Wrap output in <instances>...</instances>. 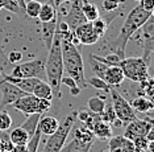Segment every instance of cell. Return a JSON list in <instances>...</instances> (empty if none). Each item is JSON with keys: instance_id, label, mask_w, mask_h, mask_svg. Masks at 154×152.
<instances>
[{"instance_id": "obj_1", "label": "cell", "mask_w": 154, "mask_h": 152, "mask_svg": "<svg viewBox=\"0 0 154 152\" xmlns=\"http://www.w3.org/2000/svg\"><path fill=\"white\" fill-rule=\"evenodd\" d=\"M59 40H61V49H62V61H63V72L69 74L75 81L76 86L80 90L86 89L87 79L85 76V65L83 58L76 45L72 44V32H58Z\"/></svg>"}, {"instance_id": "obj_2", "label": "cell", "mask_w": 154, "mask_h": 152, "mask_svg": "<svg viewBox=\"0 0 154 152\" xmlns=\"http://www.w3.org/2000/svg\"><path fill=\"white\" fill-rule=\"evenodd\" d=\"M152 16H153V12H148V11L141 8L140 5L134 7V8L128 13V16H127V19H125L124 24L121 25L119 36L111 42L109 48H111L112 53L117 54L121 60L125 58V48H127L128 41L131 40V37Z\"/></svg>"}, {"instance_id": "obj_3", "label": "cell", "mask_w": 154, "mask_h": 152, "mask_svg": "<svg viewBox=\"0 0 154 152\" xmlns=\"http://www.w3.org/2000/svg\"><path fill=\"white\" fill-rule=\"evenodd\" d=\"M45 76L53 91V98L61 99V79L63 77V61H62V49L59 33L55 29V34L51 47L48 50V60L45 62Z\"/></svg>"}, {"instance_id": "obj_4", "label": "cell", "mask_w": 154, "mask_h": 152, "mask_svg": "<svg viewBox=\"0 0 154 152\" xmlns=\"http://www.w3.org/2000/svg\"><path fill=\"white\" fill-rule=\"evenodd\" d=\"M76 122V111L69 114L65 118V121L59 123L57 131L51 134L49 136L48 142L45 143L44 151L42 152H59L62 150V147L66 144V139L70 135V131L72 130V126Z\"/></svg>"}, {"instance_id": "obj_5", "label": "cell", "mask_w": 154, "mask_h": 152, "mask_svg": "<svg viewBox=\"0 0 154 152\" xmlns=\"http://www.w3.org/2000/svg\"><path fill=\"white\" fill-rule=\"evenodd\" d=\"M120 66L124 77L132 82L141 83L149 78V65L142 60V57H131V58H122Z\"/></svg>"}, {"instance_id": "obj_6", "label": "cell", "mask_w": 154, "mask_h": 152, "mask_svg": "<svg viewBox=\"0 0 154 152\" xmlns=\"http://www.w3.org/2000/svg\"><path fill=\"white\" fill-rule=\"evenodd\" d=\"M13 108L20 112H23L24 115H32V114H44L46 112L51 106V101L49 99H41L37 98L33 94H26L24 97L19 98L16 102H13L11 105Z\"/></svg>"}, {"instance_id": "obj_7", "label": "cell", "mask_w": 154, "mask_h": 152, "mask_svg": "<svg viewBox=\"0 0 154 152\" xmlns=\"http://www.w3.org/2000/svg\"><path fill=\"white\" fill-rule=\"evenodd\" d=\"M108 94L111 95V99H112L111 105H112V107H113L116 118L122 123V126H127L128 123H131L132 121H134V119L137 118L136 111L132 108L131 103H129L120 93L111 89Z\"/></svg>"}, {"instance_id": "obj_8", "label": "cell", "mask_w": 154, "mask_h": 152, "mask_svg": "<svg viewBox=\"0 0 154 152\" xmlns=\"http://www.w3.org/2000/svg\"><path fill=\"white\" fill-rule=\"evenodd\" d=\"M12 77L17 78H40L42 79L45 76V62L41 60H33L29 62L17 63L12 69Z\"/></svg>"}, {"instance_id": "obj_9", "label": "cell", "mask_w": 154, "mask_h": 152, "mask_svg": "<svg viewBox=\"0 0 154 152\" xmlns=\"http://www.w3.org/2000/svg\"><path fill=\"white\" fill-rule=\"evenodd\" d=\"M141 36L143 38L142 41V60L145 61L148 65H150L152 61V56H153V49H154V20L153 16L146 21L145 24L141 27Z\"/></svg>"}, {"instance_id": "obj_10", "label": "cell", "mask_w": 154, "mask_h": 152, "mask_svg": "<svg viewBox=\"0 0 154 152\" xmlns=\"http://www.w3.org/2000/svg\"><path fill=\"white\" fill-rule=\"evenodd\" d=\"M153 128V121L152 119H138L136 118L134 121L128 123L125 126L124 136L129 140H134L137 137H146L148 132Z\"/></svg>"}, {"instance_id": "obj_11", "label": "cell", "mask_w": 154, "mask_h": 152, "mask_svg": "<svg viewBox=\"0 0 154 152\" xmlns=\"http://www.w3.org/2000/svg\"><path fill=\"white\" fill-rule=\"evenodd\" d=\"M0 93H2V103H0V107H5V106L12 105L19 98L26 95L23 90H20L17 86H15L13 83L8 82L5 79L0 82Z\"/></svg>"}, {"instance_id": "obj_12", "label": "cell", "mask_w": 154, "mask_h": 152, "mask_svg": "<svg viewBox=\"0 0 154 152\" xmlns=\"http://www.w3.org/2000/svg\"><path fill=\"white\" fill-rule=\"evenodd\" d=\"M75 38L78 40L79 44H83V45H92V44H96L99 41V36L92 28V24L91 21H86V23L80 24L79 27H76L74 31Z\"/></svg>"}, {"instance_id": "obj_13", "label": "cell", "mask_w": 154, "mask_h": 152, "mask_svg": "<svg viewBox=\"0 0 154 152\" xmlns=\"http://www.w3.org/2000/svg\"><path fill=\"white\" fill-rule=\"evenodd\" d=\"M82 3L79 0H71V8H70V12L69 15L66 16V20H63L66 24L69 25V29L70 31H74L76 27H79L80 24L86 23V17L82 12V8H80Z\"/></svg>"}, {"instance_id": "obj_14", "label": "cell", "mask_w": 154, "mask_h": 152, "mask_svg": "<svg viewBox=\"0 0 154 152\" xmlns=\"http://www.w3.org/2000/svg\"><path fill=\"white\" fill-rule=\"evenodd\" d=\"M108 143V150L111 152H134V144L132 140L127 139L124 135L112 136Z\"/></svg>"}, {"instance_id": "obj_15", "label": "cell", "mask_w": 154, "mask_h": 152, "mask_svg": "<svg viewBox=\"0 0 154 152\" xmlns=\"http://www.w3.org/2000/svg\"><path fill=\"white\" fill-rule=\"evenodd\" d=\"M95 140H82L78 137H72L70 143L65 144L59 152H90Z\"/></svg>"}, {"instance_id": "obj_16", "label": "cell", "mask_w": 154, "mask_h": 152, "mask_svg": "<svg viewBox=\"0 0 154 152\" xmlns=\"http://www.w3.org/2000/svg\"><path fill=\"white\" fill-rule=\"evenodd\" d=\"M124 79H125V77L121 72L120 66H108L106 73H104V76H103V81L109 87L120 86Z\"/></svg>"}, {"instance_id": "obj_17", "label": "cell", "mask_w": 154, "mask_h": 152, "mask_svg": "<svg viewBox=\"0 0 154 152\" xmlns=\"http://www.w3.org/2000/svg\"><path fill=\"white\" fill-rule=\"evenodd\" d=\"M58 126H59L58 119L51 115H46L44 118H40V122H38V130H40L41 135L50 136L51 134L57 131Z\"/></svg>"}, {"instance_id": "obj_18", "label": "cell", "mask_w": 154, "mask_h": 152, "mask_svg": "<svg viewBox=\"0 0 154 152\" xmlns=\"http://www.w3.org/2000/svg\"><path fill=\"white\" fill-rule=\"evenodd\" d=\"M91 131H92L94 136L97 137V139H101V140H108V139H111V137L113 136L111 125H108V123L103 122L101 119H99L97 122L94 123Z\"/></svg>"}, {"instance_id": "obj_19", "label": "cell", "mask_w": 154, "mask_h": 152, "mask_svg": "<svg viewBox=\"0 0 154 152\" xmlns=\"http://www.w3.org/2000/svg\"><path fill=\"white\" fill-rule=\"evenodd\" d=\"M132 106V108L134 111H137V112H149V111H152L153 110V107H154V105H153V102L149 99V98H146L145 95H140V97H136L134 99H133L132 102H129Z\"/></svg>"}, {"instance_id": "obj_20", "label": "cell", "mask_w": 154, "mask_h": 152, "mask_svg": "<svg viewBox=\"0 0 154 152\" xmlns=\"http://www.w3.org/2000/svg\"><path fill=\"white\" fill-rule=\"evenodd\" d=\"M55 28H57V19L49 21V23H42V37H44L45 47H46L48 50L50 49L51 42H53Z\"/></svg>"}, {"instance_id": "obj_21", "label": "cell", "mask_w": 154, "mask_h": 152, "mask_svg": "<svg viewBox=\"0 0 154 152\" xmlns=\"http://www.w3.org/2000/svg\"><path fill=\"white\" fill-rule=\"evenodd\" d=\"M33 95H36L37 98H41V99H49L53 101V91H51V87L48 82H45L44 79H40L37 82V85L33 89Z\"/></svg>"}, {"instance_id": "obj_22", "label": "cell", "mask_w": 154, "mask_h": 152, "mask_svg": "<svg viewBox=\"0 0 154 152\" xmlns=\"http://www.w3.org/2000/svg\"><path fill=\"white\" fill-rule=\"evenodd\" d=\"M9 140L12 142L13 146H25L29 140V134H28L25 130L21 128V127H17V128H13L11 134H9Z\"/></svg>"}, {"instance_id": "obj_23", "label": "cell", "mask_w": 154, "mask_h": 152, "mask_svg": "<svg viewBox=\"0 0 154 152\" xmlns=\"http://www.w3.org/2000/svg\"><path fill=\"white\" fill-rule=\"evenodd\" d=\"M38 19H40L41 23H49V21L57 19V11H55L53 3H45V4L41 5Z\"/></svg>"}, {"instance_id": "obj_24", "label": "cell", "mask_w": 154, "mask_h": 152, "mask_svg": "<svg viewBox=\"0 0 154 152\" xmlns=\"http://www.w3.org/2000/svg\"><path fill=\"white\" fill-rule=\"evenodd\" d=\"M80 8H82V12H83V15H85L87 21H94V20H96L97 17L100 16L99 8L96 7V4L90 3L88 0H83Z\"/></svg>"}, {"instance_id": "obj_25", "label": "cell", "mask_w": 154, "mask_h": 152, "mask_svg": "<svg viewBox=\"0 0 154 152\" xmlns=\"http://www.w3.org/2000/svg\"><path fill=\"white\" fill-rule=\"evenodd\" d=\"M41 115H42V114H32V115H28L26 121L24 122L20 127L25 130V131L29 134V136H32L33 134L36 132V130H37V126H38V122H40Z\"/></svg>"}, {"instance_id": "obj_26", "label": "cell", "mask_w": 154, "mask_h": 152, "mask_svg": "<svg viewBox=\"0 0 154 152\" xmlns=\"http://www.w3.org/2000/svg\"><path fill=\"white\" fill-rule=\"evenodd\" d=\"M87 106H88V110L91 112H95V114H101L106 107V101L101 97H92L90 98L88 102H87Z\"/></svg>"}, {"instance_id": "obj_27", "label": "cell", "mask_w": 154, "mask_h": 152, "mask_svg": "<svg viewBox=\"0 0 154 152\" xmlns=\"http://www.w3.org/2000/svg\"><path fill=\"white\" fill-rule=\"evenodd\" d=\"M92 58L97 60L99 62L104 63V65L107 66H119V63H120L121 58L119 57L117 54H115V53H109V54L104 56V57H101V56H97V54H90Z\"/></svg>"}, {"instance_id": "obj_28", "label": "cell", "mask_w": 154, "mask_h": 152, "mask_svg": "<svg viewBox=\"0 0 154 152\" xmlns=\"http://www.w3.org/2000/svg\"><path fill=\"white\" fill-rule=\"evenodd\" d=\"M41 5H42V4H41L40 2H37V0H30V2H28L25 4V7H24L25 16L30 17V19H36V17H38Z\"/></svg>"}, {"instance_id": "obj_29", "label": "cell", "mask_w": 154, "mask_h": 152, "mask_svg": "<svg viewBox=\"0 0 154 152\" xmlns=\"http://www.w3.org/2000/svg\"><path fill=\"white\" fill-rule=\"evenodd\" d=\"M0 5L12 13H16V15L19 13V15L25 16V12H24V9L17 3V0H0Z\"/></svg>"}, {"instance_id": "obj_30", "label": "cell", "mask_w": 154, "mask_h": 152, "mask_svg": "<svg viewBox=\"0 0 154 152\" xmlns=\"http://www.w3.org/2000/svg\"><path fill=\"white\" fill-rule=\"evenodd\" d=\"M100 119L103 122L108 123V125H113L115 121H116V114L113 111V107H112L111 103H106V107H104L103 112L100 114Z\"/></svg>"}, {"instance_id": "obj_31", "label": "cell", "mask_w": 154, "mask_h": 152, "mask_svg": "<svg viewBox=\"0 0 154 152\" xmlns=\"http://www.w3.org/2000/svg\"><path fill=\"white\" fill-rule=\"evenodd\" d=\"M90 66H91V69H92L94 74H95L96 77H99V78L103 79V76H104V73H106L108 66L104 65V63H101V62H99L97 60L92 58L91 56H90Z\"/></svg>"}, {"instance_id": "obj_32", "label": "cell", "mask_w": 154, "mask_h": 152, "mask_svg": "<svg viewBox=\"0 0 154 152\" xmlns=\"http://www.w3.org/2000/svg\"><path fill=\"white\" fill-rule=\"evenodd\" d=\"M87 85H90V86H92V87H95L96 90H101V91H104L106 94L109 93V90H111V87L108 86V85L104 82L101 78H99V77H96V76H94V77H91V78L87 81Z\"/></svg>"}, {"instance_id": "obj_33", "label": "cell", "mask_w": 154, "mask_h": 152, "mask_svg": "<svg viewBox=\"0 0 154 152\" xmlns=\"http://www.w3.org/2000/svg\"><path fill=\"white\" fill-rule=\"evenodd\" d=\"M40 140H41V132H40L38 126H37L36 132L29 137V140H28V143H26V152H37Z\"/></svg>"}, {"instance_id": "obj_34", "label": "cell", "mask_w": 154, "mask_h": 152, "mask_svg": "<svg viewBox=\"0 0 154 152\" xmlns=\"http://www.w3.org/2000/svg\"><path fill=\"white\" fill-rule=\"evenodd\" d=\"M91 24H92V28L94 31L97 33V36L99 37H103L104 33L107 32V28H108V21H106L104 19H101V17L99 16L96 20L91 21Z\"/></svg>"}, {"instance_id": "obj_35", "label": "cell", "mask_w": 154, "mask_h": 152, "mask_svg": "<svg viewBox=\"0 0 154 152\" xmlns=\"http://www.w3.org/2000/svg\"><path fill=\"white\" fill-rule=\"evenodd\" d=\"M12 127V118L8 114V111H0V131H8Z\"/></svg>"}, {"instance_id": "obj_36", "label": "cell", "mask_w": 154, "mask_h": 152, "mask_svg": "<svg viewBox=\"0 0 154 152\" xmlns=\"http://www.w3.org/2000/svg\"><path fill=\"white\" fill-rule=\"evenodd\" d=\"M12 147L13 144L9 140L8 134H5V131H0V152H11Z\"/></svg>"}, {"instance_id": "obj_37", "label": "cell", "mask_w": 154, "mask_h": 152, "mask_svg": "<svg viewBox=\"0 0 154 152\" xmlns=\"http://www.w3.org/2000/svg\"><path fill=\"white\" fill-rule=\"evenodd\" d=\"M120 3L121 0H103V9L107 12H112V11L119 8Z\"/></svg>"}, {"instance_id": "obj_38", "label": "cell", "mask_w": 154, "mask_h": 152, "mask_svg": "<svg viewBox=\"0 0 154 152\" xmlns=\"http://www.w3.org/2000/svg\"><path fill=\"white\" fill-rule=\"evenodd\" d=\"M8 63H20V61L23 60V53L20 50H11L7 56Z\"/></svg>"}, {"instance_id": "obj_39", "label": "cell", "mask_w": 154, "mask_h": 152, "mask_svg": "<svg viewBox=\"0 0 154 152\" xmlns=\"http://www.w3.org/2000/svg\"><path fill=\"white\" fill-rule=\"evenodd\" d=\"M7 65H8V60H7L4 53L0 50V82H2V81H4V77L7 76V74H5Z\"/></svg>"}, {"instance_id": "obj_40", "label": "cell", "mask_w": 154, "mask_h": 152, "mask_svg": "<svg viewBox=\"0 0 154 152\" xmlns=\"http://www.w3.org/2000/svg\"><path fill=\"white\" fill-rule=\"evenodd\" d=\"M140 7L143 8L148 12H153V8H154V0H141L140 2Z\"/></svg>"}, {"instance_id": "obj_41", "label": "cell", "mask_w": 154, "mask_h": 152, "mask_svg": "<svg viewBox=\"0 0 154 152\" xmlns=\"http://www.w3.org/2000/svg\"><path fill=\"white\" fill-rule=\"evenodd\" d=\"M61 83H63L66 85V86L69 87V89H71V87H75L76 86V83H75V81L71 78V77H62V79H61Z\"/></svg>"}, {"instance_id": "obj_42", "label": "cell", "mask_w": 154, "mask_h": 152, "mask_svg": "<svg viewBox=\"0 0 154 152\" xmlns=\"http://www.w3.org/2000/svg\"><path fill=\"white\" fill-rule=\"evenodd\" d=\"M11 152H26V144L25 146H13Z\"/></svg>"}, {"instance_id": "obj_43", "label": "cell", "mask_w": 154, "mask_h": 152, "mask_svg": "<svg viewBox=\"0 0 154 152\" xmlns=\"http://www.w3.org/2000/svg\"><path fill=\"white\" fill-rule=\"evenodd\" d=\"M53 2V5L54 7H57V8H59L63 3H69V2H71V0H51Z\"/></svg>"}, {"instance_id": "obj_44", "label": "cell", "mask_w": 154, "mask_h": 152, "mask_svg": "<svg viewBox=\"0 0 154 152\" xmlns=\"http://www.w3.org/2000/svg\"><path fill=\"white\" fill-rule=\"evenodd\" d=\"M70 93H71L72 95H74V97H76V95H79V93H80V89H79L78 86L71 87V89H70Z\"/></svg>"}, {"instance_id": "obj_45", "label": "cell", "mask_w": 154, "mask_h": 152, "mask_svg": "<svg viewBox=\"0 0 154 152\" xmlns=\"http://www.w3.org/2000/svg\"><path fill=\"white\" fill-rule=\"evenodd\" d=\"M101 152H111L109 150H104V151H101Z\"/></svg>"}, {"instance_id": "obj_46", "label": "cell", "mask_w": 154, "mask_h": 152, "mask_svg": "<svg viewBox=\"0 0 154 152\" xmlns=\"http://www.w3.org/2000/svg\"><path fill=\"white\" fill-rule=\"evenodd\" d=\"M2 8H3V7H2V5H0V11H2Z\"/></svg>"}, {"instance_id": "obj_47", "label": "cell", "mask_w": 154, "mask_h": 152, "mask_svg": "<svg viewBox=\"0 0 154 152\" xmlns=\"http://www.w3.org/2000/svg\"><path fill=\"white\" fill-rule=\"evenodd\" d=\"M136 2H141V0H136Z\"/></svg>"}]
</instances>
